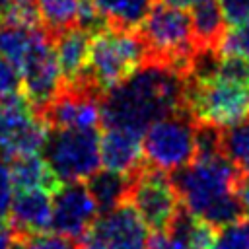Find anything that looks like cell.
Segmentation results:
<instances>
[{"instance_id": "6da1fadb", "label": "cell", "mask_w": 249, "mask_h": 249, "mask_svg": "<svg viewBox=\"0 0 249 249\" xmlns=\"http://www.w3.org/2000/svg\"><path fill=\"white\" fill-rule=\"evenodd\" d=\"M189 74L163 62L148 60L124 82L103 95L105 126L146 132L156 121L187 109Z\"/></svg>"}, {"instance_id": "7a4b0ae2", "label": "cell", "mask_w": 249, "mask_h": 249, "mask_svg": "<svg viewBox=\"0 0 249 249\" xmlns=\"http://www.w3.org/2000/svg\"><path fill=\"white\" fill-rule=\"evenodd\" d=\"M148 62V49L138 29L107 25L93 33L84 76L105 95Z\"/></svg>"}, {"instance_id": "3957f363", "label": "cell", "mask_w": 249, "mask_h": 249, "mask_svg": "<svg viewBox=\"0 0 249 249\" xmlns=\"http://www.w3.org/2000/svg\"><path fill=\"white\" fill-rule=\"evenodd\" d=\"M138 31L146 43L148 60L163 62L191 74L198 53L191 14L156 0Z\"/></svg>"}, {"instance_id": "277c9868", "label": "cell", "mask_w": 249, "mask_h": 249, "mask_svg": "<svg viewBox=\"0 0 249 249\" xmlns=\"http://www.w3.org/2000/svg\"><path fill=\"white\" fill-rule=\"evenodd\" d=\"M171 181L185 208L202 218L218 200L237 193L239 165L226 156L196 158L193 163L173 171Z\"/></svg>"}, {"instance_id": "5b68a950", "label": "cell", "mask_w": 249, "mask_h": 249, "mask_svg": "<svg viewBox=\"0 0 249 249\" xmlns=\"http://www.w3.org/2000/svg\"><path fill=\"white\" fill-rule=\"evenodd\" d=\"M144 160L161 171H177L196 160V119L191 111L167 115L144 132Z\"/></svg>"}, {"instance_id": "8992f818", "label": "cell", "mask_w": 249, "mask_h": 249, "mask_svg": "<svg viewBox=\"0 0 249 249\" xmlns=\"http://www.w3.org/2000/svg\"><path fill=\"white\" fill-rule=\"evenodd\" d=\"M187 109L196 121L230 126L249 119V86L218 76L191 78Z\"/></svg>"}, {"instance_id": "52a82bcc", "label": "cell", "mask_w": 249, "mask_h": 249, "mask_svg": "<svg viewBox=\"0 0 249 249\" xmlns=\"http://www.w3.org/2000/svg\"><path fill=\"white\" fill-rule=\"evenodd\" d=\"M51 126L21 89L0 97V154L6 158L37 154L45 148Z\"/></svg>"}, {"instance_id": "ba28073f", "label": "cell", "mask_w": 249, "mask_h": 249, "mask_svg": "<svg viewBox=\"0 0 249 249\" xmlns=\"http://www.w3.org/2000/svg\"><path fill=\"white\" fill-rule=\"evenodd\" d=\"M130 177L128 202L134 206L142 222L154 233L169 231L177 212L181 210V198L171 175L144 163Z\"/></svg>"}, {"instance_id": "9c48e42d", "label": "cell", "mask_w": 249, "mask_h": 249, "mask_svg": "<svg viewBox=\"0 0 249 249\" xmlns=\"http://www.w3.org/2000/svg\"><path fill=\"white\" fill-rule=\"evenodd\" d=\"M45 160L60 183L88 181L101 163V138L91 130H53L45 144Z\"/></svg>"}, {"instance_id": "30bf717a", "label": "cell", "mask_w": 249, "mask_h": 249, "mask_svg": "<svg viewBox=\"0 0 249 249\" xmlns=\"http://www.w3.org/2000/svg\"><path fill=\"white\" fill-rule=\"evenodd\" d=\"M103 93L82 74L64 82L54 99L41 111L51 130H91L103 123Z\"/></svg>"}, {"instance_id": "8fae6325", "label": "cell", "mask_w": 249, "mask_h": 249, "mask_svg": "<svg viewBox=\"0 0 249 249\" xmlns=\"http://www.w3.org/2000/svg\"><path fill=\"white\" fill-rule=\"evenodd\" d=\"M18 76H19V89L25 93V97L33 103V107L41 115V111L54 99V95L60 91L64 84L53 35L45 27L37 37L33 49L29 51L27 58L23 60Z\"/></svg>"}, {"instance_id": "7c38bea8", "label": "cell", "mask_w": 249, "mask_h": 249, "mask_svg": "<svg viewBox=\"0 0 249 249\" xmlns=\"http://www.w3.org/2000/svg\"><path fill=\"white\" fill-rule=\"evenodd\" d=\"M148 226L126 200L121 206L101 212L82 235V249H146Z\"/></svg>"}, {"instance_id": "4fadbf2b", "label": "cell", "mask_w": 249, "mask_h": 249, "mask_svg": "<svg viewBox=\"0 0 249 249\" xmlns=\"http://www.w3.org/2000/svg\"><path fill=\"white\" fill-rule=\"evenodd\" d=\"M99 216L95 198L91 196L86 181L64 183L53 195V224L56 233L82 239L88 228Z\"/></svg>"}, {"instance_id": "5bb4252c", "label": "cell", "mask_w": 249, "mask_h": 249, "mask_svg": "<svg viewBox=\"0 0 249 249\" xmlns=\"http://www.w3.org/2000/svg\"><path fill=\"white\" fill-rule=\"evenodd\" d=\"M101 163L105 169L134 175L146 163L142 134L123 126H105L101 134Z\"/></svg>"}, {"instance_id": "9a60e30c", "label": "cell", "mask_w": 249, "mask_h": 249, "mask_svg": "<svg viewBox=\"0 0 249 249\" xmlns=\"http://www.w3.org/2000/svg\"><path fill=\"white\" fill-rule=\"evenodd\" d=\"M53 224V193L41 189L16 191L10 208V226L18 233L45 231Z\"/></svg>"}, {"instance_id": "2e32d148", "label": "cell", "mask_w": 249, "mask_h": 249, "mask_svg": "<svg viewBox=\"0 0 249 249\" xmlns=\"http://www.w3.org/2000/svg\"><path fill=\"white\" fill-rule=\"evenodd\" d=\"M91 37L93 35L82 29L80 25L66 27L53 35V43L64 82H74L86 72L89 60Z\"/></svg>"}, {"instance_id": "e0dca14e", "label": "cell", "mask_w": 249, "mask_h": 249, "mask_svg": "<svg viewBox=\"0 0 249 249\" xmlns=\"http://www.w3.org/2000/svg\"><path fill=\"white\" fill-rule=\"evenodd\" d=\"M12 169V181L16 191H29V189H41L49 193H56L64 183L58 181L56 173L49 165V161L37 154L27 156H16L10 163Z\"/></svg>"}, {"instance_id": "ac0fdd59", "label": "cell", "mask_w": 249, "mask_h": 249, "mask_svg": "<svg viewBox=\"0 0 249 249\" xmlns=\"http://www.w3.org/2000/svg\"><path fill=\"white\" fill-rule=\"evenodd\" d=\"M191 19L198 51H218L228 31L218 0H195Z\"/></svg>"}, {"instance_id": "d6986e66", "label": "cell", "mask_w": 249, "mask_h": 249, "mask_svg": "<svg viewBox=\"0 0 249 249\" xmlns=\"http://www.w3.org/2000/svg\"><path fill=\"white\" fill-rule=\"evenodd\" d=\"M130 179H132L130 175H124L119 171L99 169L86 181L91 196L97 202L99 214L109 212V210H113V208H117L128 200Z\"/></svg>"}, {"instance_id": "ffe728a7", "label": "cell", "mask_w": 249, "mask_h": 249, "mask_svg": "<svg viewBox=\"0 0 249 249\" xmlns=\"http://www.w3.org/2000/svg\"><path fill=\"white\" fill-rule=\"evenodd\" d=\"M218 231V228H214L210 222L196 216L185 206H181L169 228V233L177 237L185 249H212Z\"/></svg>"}, {"instance_id": "44dd1931", "label": "cell", "mask_w": 249, "mask_h": 249, "mask_svg": "<svg viewBox=\"0 0 249 249\" xmlns=\"http://www.w3.org/2000/svg\"><path fill=\"white\" fill-rule=\"evenodd\" d=\"M107 25L138 29L156 0H93Z\"/></svg>"}, {"instance_id": "7402d4cb", "label": "cell", "mask_w": 249, "mask_h": 249, "mask_svg": "<svg viewBox=\"0 0 249 249\" xmlns=\"http://www.w3.org/2000/svg\"><path fill=\"white\" fill-rule=\"evenodd\" d=\"M43 27H2L0 29V56L12 64L16 72H19L23 60L33 49L37 37Z\"/></svg>"}, {"instance_id": "603a6c76", "label": "cell", "mask_w": 249, "mask_h": 249, "mask_svg": "<svg viewBox=\"0 0 249 249\" xmlns=\"http://www.w3.org/2000/svg\"><path fill=\"white\" fill-rule=\"evenodd\" d=\"M41 23L43 19L37 0H0V29L37 27Z\"/></svg>"}, {"instance_id": "cb8c5ba5", "label": "cell", "mask_w": 249, "mask_h": 249, "mask_svg": "<svg viewBox=\"0 0 249 249\" xmlns=\"http://www.w3.org/2000/svg\"><path fill=\"white\" fill-rule=\"evenodd\" d=\"M80 0H39L41 19L45 29L54 35L66 27L76 25Z\"/></svg>"}, {"instance_id": "d4e9b609", "label": "cell", "mask_w": 249, "mask_h": 249, "mask_svg": "<svg viewBox=\"0 0 249 249\" xmlns=\"http://www.w3.org/2000/svg\"><path fill=\"white\" fill-rule=\"evenodd\" d=\"M222 152L231 163L239 167L249 161V119L224 126Z\"/></svg>"}, {"instance_id": "484cf974", "label": "cell", "mask_w": 249, "mask_h": 249, "mask_svg": "<svg viewBox=\"0 0 249 249\" xmlns=\"http://www.w3.org/2000/svg\"><path fill=\"white\" fill-rule=\"evenodd\" d=\"M19 249H82L74 237L62 233H18Z\"/></svg>"}, {"instance_id": "4316f807", "label": "cell", "mask_w": 249, "mask_h": 249, "mask_svg": "<svg viewBox=\"0 0 249 249\" xmlns=\"http://www.w3.org/2000/svg\"><path fill=\"white\" fill-rule=\"evenodd\" d=\"M212 249H249V214L222 228Z\"/></svg>"}, {"instance_id": "83f0119b", "label": "cell", "mask_w": 249, "mask_h": 249, "mask_svg": "<svg viewBox=\"0 0 249 249\" xmlns=\"http://www.w3.org/2000/svg\"><path fill=\"white\" fill-rule=\"evenodd\" d=\"M214 76L249 86V58L239 54H220Z\"/></svg>"}, {"instance_id": "f1b7e54d", "label": "cell", "mask_w": 249, "mask_h": 249, "mask_svg": "<svg viewBox=\"0 0 249 249\" xmlns=\"http://www.w3.org/2000/svg\"><path fill=\"white\" fill-rule=\"evenodd\" d=\"M220 54H239L249 58V18L237 25H231V29L226 31L220 49Z\"/></svg>"}, {"instance_id": "f546056e", "label": "cell", "mask_w": 249, "mask_h": 249, "mask_svg": "<svg viewBox=\"0 0 249 249\" xmlns=\"http://www.w3.org/2000/svg\"><path fill=\"white\" fill-rule=\"evenodd\" d=\"M14 200V181H12V169L6 161V156L0 154V222H4L10 216Z\"/></svg>"}, {"instance_id": "4dcf8cb0", "label": "cell", "mask_w": 249, "mask_h": 249, "mask_svg": "<svg viewBox=\"0 0 249 249\" xmlns=\"http://www.w3.org/2000/svg\"><path fill=\"white\" fill-rule=\"evenodd\" d=\"M228 25H237L249 18V0H218Z\"/></svg>"}, {"instance_id": "1f68e13d", "label": "cell", "mask_w": 249, "mask_h": 249, "mask_svg": "<svg viewBox=\"0 0 249 249\" xmlns=\"http://www.w3.org/2000/svg\"><path fill=\"white\" fill-rule=\"evenodd\" d=\"M146 249H185L183 243L169 231H158L148 239Z\"/></svg>"}, {"instance_id": "d6a6232c", "label": "cell", "mask_w": 249, "mask_h": 249, "mask_svg": "<svg viewBox=\"0 0 249 249\" xmlns=\"http://www.w3.org/2000/svg\"><path fill=\"white\" fill-rule=\"evenodd\" d=\"M237 195L249 214V161L239 167V185H237Z\"/></svg>"}, {"instance_id": "836d02e7", "label": "cell", "mask_w": 249, "mask_h": 249, "mask_svg": "<svg viewBox=\"0 0 249 249\" xmlns=\"http://www.w3.org/2000/svg\"><path fill=\"white\" fill-rule=\"evenodd\" d=\"M16 230L12 226H6L4 222H0V249H14L16 243Z\"/></svg>"}, {"instance_id": "e575fe53", "label": "cell", "mask_w": 249, "mask_h": 249, "mask_svg": "<svg viewBox=\"0 0 249 249\" xmlns=\"http://www.w3.org/2000/svg\"><path fill=\"white\" fill-rule=\"evenodd\" d=\"M160 2H163V4H167L171 8H179V10L193 8V4H195V0H160Z\"/></svg>"}]
</instances>
